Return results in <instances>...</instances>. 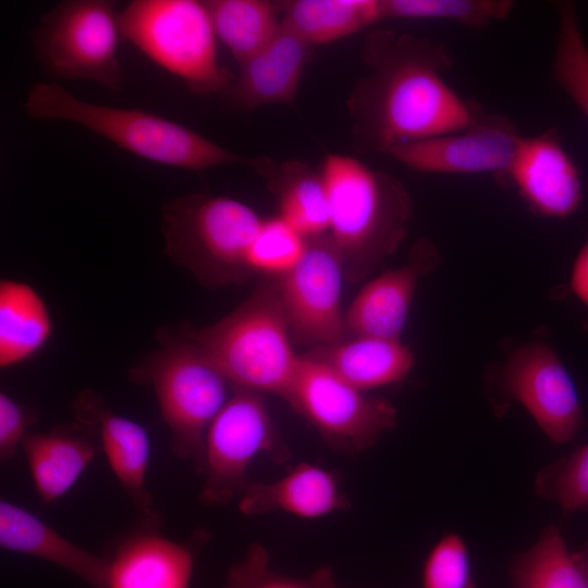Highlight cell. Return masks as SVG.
Listing matches in <instances>:
<instances>
[{"label": "cell", "instance_id": "1", "mask_svg": "<svg viewBox=\"0 0 588 588\" xmlns=\"http://www.w3.org/2000/svg\"><path fill=\"white\" fill-rule=\"evenodd\" d=\"M363 61L368 73L347 100L354 145L360 151L385 154L402 143L461 130L480 107L445 82L443 73L453 60L440 42L378 29L366 38Z\"/></svg>", "mask_w": 588, "mask_h": 588}, {"label": "cell", "instance_id": "2", "mask_svg": "<svg viewBox=\"0 0 588 588\" xmlns=\"http://www.w3.org/2000/svg\"><path fill=\"white\" fill-rule=\"evenodd\" d=\"M330 208V230L345 280L358 282L402 243L411 218L403 183L341 154H327L319 168Z\"/></svg>", "mask_w": 588, "mask_h": 588}, {"label": "cell", "instance_id": "3", "mask_svg": "<svg viewBox=\"0 0 588 588\" xmlns=\"http://www.w3.org/2000/svg\"><path fill=\"white\" fill-rule=\"evenodd\" d=\"M180 333L204 351L231 388L284 400L299 365L279 278L264 277L246 299L217 322L185 327Z\"/></svg>", "mask_w": 588, "mask_h": 588}, {"label": "cell", "instance_id": "4", "mask_svg": "<svg viewBox=\"0 0 588 588\" xmlns=\"http://www.w3.org/2000/svg\"><path fill=\"white\" fill-rule=\"evenodd\" d=\"M23 109L33 119L79 124L122 149L164 166L204 171L237 163L256 170L261 159L234 154L182 124L145 110L87 102L57 83L33 85Z\"/></svg>", "mask_w": 588, "mask_h": 588}, {"label": "cell", "instance_id": "5", "mask_svg": "<svg viewBox=\"0 0 588 588\" xmlns=\"http://www.w3.org/2000/svg\"><path fill=\"white\" fill-rule=\"evenodd\" d=\"M161 211L164 252L200 283L219 287L254 274L248 255L264 219L252 207L193 193L170 200Z\"/></svg>", "mask_w": 588, "mask_h": 588}, {"label": "cell", "instance_id": "6", "mask_svg": "<svg viewBox=\"0 0 588 588\" xmlns=\"http://www.w3.org/2000/svg\"><path fill=\"white\" fill-rule=\"evenodd\" d=\"M160 347L130 371L135 382L152 387L172 437L175 455L201 470L207 430L229 399L223 373L193 341L162 332Z\"/></svg>", "mask_w": 588, "mask_h": 588}, {"label": "cell", "instance_id": "7", "mask_svg": "<svg viewBox=\"0 0 588 588\" xmlns=\"http://www.w3.org/2000/svg\"><path fill=\"white\" fill-rule=\"evenodd\" d=\"M121 38L199 95L229 91L217 36L204 1L133 0L119 12Z\"/></svg>", "mask_w": 588, "mask_h": 588}, {"label": "cell", "instance_id": "8", "mask_svg": "<svg viewBox=\"0 0 588 588\" xmlns=\"http://www.w3.org/2000/svg\"><path fill=\"white\" fill-rule=\"evenodd\" d=\"M32 39L37 59L52 76L87 79L121 89L119 12L109 0H66L41 16Z\"/></svg>", "mask_w": 588, "mask_h": 588}, {"label": "cell", "instance_id": "9", "mask_svg": "<svg viewBox=\"0 0 588 588\" xmlns=\"http://www.w3.org/2000/svg\"><path fill=\"white\" fill-rule=\"evenodd\" d=\"M261 452L275 462L289 457L262 394L232 388L206 433L200 499L223 505L241 495L249 483L246 471Z\"/></svg>", "mask_w": 588, "mask_h": 588}, {"label": "cell", "instance_id": "10", "mask_svg": "<svg viewBox=\"0 0 588 588\" xmlns=\"http://www.w3.org/2000/svg\"><path fill=\"white\" fill-rule=\"evenodd\" d=\"M299 356L284 400L327 444L340 451L362 452L396 425V409L390 402L366 395L321 364Z\"/></svg>", "mask_w": 588, "mask_h": 588}, {"label": "cell", "instance_id": "11", "mask_svg": "<svg viewBox=\"0 0 588 588\" xmlns=\"http://www.w3.org/2000/svg\"><path fill=\"white\" fill-rule=\"evenodd\" d=\"M343 280L342 256L331 234L306 238L298 261L279 278L292 341L317 347L348 339L341 309Z\"/></svg>", "mask_w": 588, "mask_h": 588}, {"label": "cell", "instance_id": "12", "mask_svg": "<svg viewBox=\"0 0 588 588\" xmlns=\"http://www.w3.org/2000/svg\"><path fill=\"white\" fill-rule=\"evenodd\" d=\"M517 125L480 105L465 127L402 143L385 154L405 167L431 173H492L502 183L522 139Z\"/></svg>", "mask_w": 588, "mask_h": 588}, {"label": "cell", "instance_id": "13", "mask_svg": "<svg viewBox=\"0 0 588 588\" xmlns=\"http://www.w3.org/2000/svg\"><path fill=\"white\" fill-rule=\"evenodd\" d=\"M501 382L552 442L564 443L576 436L583 421L578 395L549 344L536 341L515 350L504 363Z\"/></svg>", "mask_w": 588, "mask_h": 588}, {"label": "cell", "instance_id": "14", "mask_svg": "<svg viewBox=\"0 0 588 588\" xmlns=\"http://www.w3.org/2000/svg\"><path fill=\"white\" fill-rule=\"evenodd\" d=\"M503 184L516 188L528 208L546 218H566L583 200L578 168L555 127L522 137Z\"/></svg>", "mask_w": 588, "mask_h": 588}, {"label": "cell", "instance_id": "15", "mask_svg": "<svg viewBox=\"0 0 588 588\" xmlns=\"http://www.w3.org/2000/svg\"><path fill=\"white\" fill-rule=\"evenodd\" d=\"M438 261L433 242H415L403 265L370 280L355 296L344 315L347 336L400 340L417 285Z\"/></svg>", "mask_w": 588, "mask_h": 588}, {"label": "cell", "instance_id": "16", "mask_svg": "<svg viewBox=\"0 0 588 588\" xmlns=\"http://www.w3.org/2000/svg\"><path fill=\"white\" fill-rule=\"evenodd\" d=\"M74 414L83 424L98 428L113 474L140 514L154 526L157 516L151 511V497L146 488L150 454L146 430L138 422L112 412L91 391H84L75 399Z\"/></svg>", "mask_w": 588, "mask_h": 588}, {"label": "cell", "instance_id": "17", "mask_svg": "<svg viewBox=\"0 0 588 588\" xmlns=\"http://www.w3.org/2000/svg\"><path fill=\"white\" fill-rule=\"evenodd\" d=\"M310 48L281 22L274 37L240 64L238 78L228 91L231 102L245 110L292 103Z\"/></svg>", "mask_w": 588, "mask_h": 588}, {"label": "cell", "instance_id": "18", "mask_svg": "<svg viewBox=\"0 0 588 588\" xmlns=\"http://www.w3.org/2000/svg\"><path fill=\"white\" fill-rule=\"evenodd\" d=\"M240 498L238 507L247 515L285 512L308 519L351 505L333 474L310 463H299L271 482H249Z\"/></svg>", "mask_w": 588, "mask_h": 588}, {"label": "cell", "instance_id": "19", "mask_svg": "<svg viewBox=\"0 0 588 588\" xmlns=\"http://www.w3.org/2000/svg\"><path fill=\"white\" fill-rule=\"evenodd\" d=\"M106 559V588H189L193 551L157 532L128 537Z\"/></svg>", "mask_w": 588, "mask_h": 588}, {"label": "cell", "instance_id": "20", "mask_svg": "<svg viewBox=\"0 0 588 588\" xmlns=\"http://www.w3.org/2000/svg\"><path fill=\"white\" fill-rule=\"evenodd\" d=\"M0 544L5 550L50 562L91 588H106V558L74 544L25 509L8 501L0 502Z\"/></svg>", "mask_w": 588, "mask_h": 588}, {"label": "cell", "instance_id": "21", "mask_svg": "<svg viewBox=\"0 0 588 588\" xmlns=\"http://www.w3.org/2000/svg\"><path fill=\"white\" fill-rule=\"evenodd\" d=\"M302 355L364 392L403 380L414 365L413 352L401 340L369 336L311 347Z\"/></svg>", "mask_w": 588, "mask_h": 588}, {"label": "cell", "instance_id": "22", "mask_svg": "<svg viewBox=\"0 0 588 588\" xmlns=\"http://www.w3.org/2000/svg\"><path fill=\"white\" fill-rule=\"evenodd\" d=\"M275 197L279 217L305 238L328 233L330 208L319 169L289 159L280 163L269 158L257 172Z\"/></svg>", "mask_w": 588, "mask_h": 588}, {"label": "cell", "instance_id": "23", "mask_svg": "<svg viewBox=\"0 0 588 588\" xmlns=\"http://www.w3.org/2000/svg\"><path fill=\"white\" fill-rule=\"evenodd\" d=\"M49 309L29 284L4 279L0 282V367L17 365L37 353L49 340Z\"/></svg>", "mask_w": 588, "mask_h": 588}, {"label": "cell", "instance_id": "24", "mask_svg": "<svg viewBox=\"0 0 588 588\" xmlns=\"http://www.w3.org/2000/svg\"><path fill=\"white\" fill-rule=\"evenodd\" d=\"M38 495L52 502L77 481L96 455L84 438L65 432H28L22 442Z\"/></svg>", "mask_w": 588, "mask_h": 588}, {"label": "cell", "instance_id": "25", "mask_svg": "<svg viewBox=\"0 0 588 588\" xmlns=\"http://www.w3.org/2000/svg\"><path fill=\"white\" fill-rule=\"evenodd\" d=\"M282 23L309 47L332 42L382 21L380 0L281 1Z\"/></svg>", "mask_w": 588, "mask_h": 588}, {"label": "cell", "instance_id": "26", "mask_svg": "<svg viewBox=\"0 0 588 588\" xmlns=\"http://www.w3.org/2000/svg\"><path fill=\"white\" fill-rule=\"evenodd\" d=\"M218 39L238 64L261 50L277 34L280 2L266 0L204 1Z\"/></svg>", "mask_w": 588, "mask_h": 588}, {"label": "cell", "instance_id": "27", "mask_svg": "<svg viewBox=\"0 0 588 588\" xmlns=\"http://www.w3.org/2000/svg\"><path fill=\"white\" fill-rule=\"evenodd\" d=\"M512 576L513 588H588L585 574L555 527H548L517 559Z\"/></svg>", "mask_w": 588, "mask_h": 588}, {"label": "cell", "instance_id": "28", "mask_svg": "<svg viewBox=\"0 0 588 588\" xmlns=\"http://www.w3.org/2000/svg\"><path fill=\"white\" fill-rule=\"evenodd\" d=\"M552 75L588 120V47L583 37L576 5L560 1Z\"/></svg>", "mask_w": 588, "mask_h": 588}, {"label": "cell", "instance_id": "29", "mask_svg": "<svg viewBox=\"0 0 588 588\" xmlns=\"http://www.w3.org/2000/svg\"><path fill=\"white\" fill-rule=\"evenodd\" d=\"M382 19H433L481 27L504 20L510 0H380Z\"/></svg>", "mask_w": 588, "mask_h": 588}, {"label": "cell", "instance_id": "30", "mask_svg": "<svg viewBox=\"0 0 588 588\" xmlns=\"http://www.w3.org/2000/svg\"><path fill=\"white\" fill-rule=\"evenodd\" d=\"M306 238L279 216L262 220L252 243L248 265L253 273L280 278L298 261Z\"/></svg>", "mask_w": 588, "mask_h": 588}, {"label": "cell", "instance_id": "31", "mask_svg": "<svg viewBox=\"0 0 588 588\" xmlns=\"http://www.w3.org/2000/svg\"><path fill=\"white\" fill-rule=\"evenodd\" d=\"M224 588H338V586L328 566L320 567L305 578L278 574L270 568L267 550L260 544H253L245 558L230 568Z\"/></svg>", "mask_w": 588, "mask_h": 588}, {"label": "cell", "instance_id": "32", "mask_svg": "<svg viewBox=\"0 0 588 588\" xmlns=\"http://www.w3.org/2000/svg\"><path fill=\"white\" fill-rule=\"evenodd\" d=\"M536 487L540 494L555 499L564 510L588 505V444L566 461L542 470Z\"/></svg>", "mask_w": 588, "mask_h": 588}, {"label": "cell", "instance_id": "33", "mask_svg": "<svg viewBox=\"0 0 588 588\" xmlns=\"http://www.w3.org/2000/svg\"><path fill=\"white\" fill-rule=\"evenodd\" d=\"M422 588H474L467 549L458 536L451 534L432 548L424 565Z\"/></svg>", "mask_w": 588, "mask_h": 588}, {"label": "cell", "instance_id": "34", "mask_svg": "<svg viewBox=\"0 0 588 588\" xmlns=\"http://www.w3.org/2000/svg\"><path fill=\"white\" fill-rule=\"evenodd\" d=\"M30 415L9 394L0 393V457H12L28 433Z\"/></svg>", "mask_w": 588, "mask_h": 588}, {"label": "cell", "instance_id": "35", "mask_svg": "<svg viewBox=\"0 0 588 588\" xmlns=\"http://www.w3.org/2000/svg\"><path fill=\"white\" fill-rule=\"evenodd\" d=\"M568 291L587 310V317L583 326L584 330L588 332V233L574 260L568 281Z\"/></svg>", "mask_w": 588, "mask_h": 588}, {"label": "cell", "instance_id": "36", "mask_svg": "<svg viewBox=\"0 0 588 588\" xmlns=\"http://www.w3.org/2000/svg\"><path fill=\"white\" fill-rule=\"evenodd\" d=\"M573 558L588 580V547L576 554H573Z\"/></svg>", "mask_w": 588, "mask_h": 588}, {"label": "cell", "instance_id": "37", "mask_svg": "<svg viewBox=\"0 0 588 588\" xmlns=\"http://www.w3.org/2000/svg\"><path fill=\"white\" fill-rule=\"evenodd\" d=\"M339 588V587H338Z\"/></svg>", "mask_w": 588, "mask_h": 588}]
</instances>
